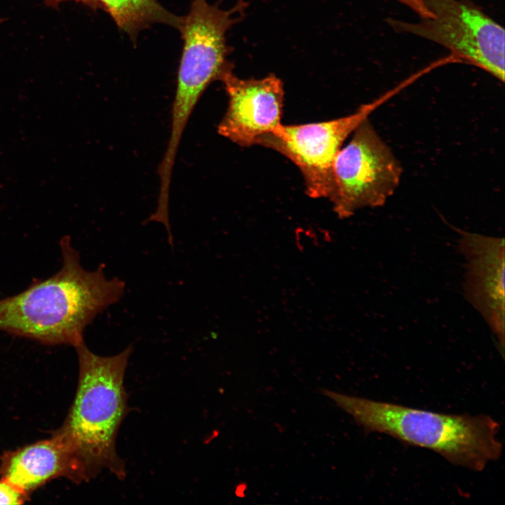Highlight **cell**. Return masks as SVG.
Listing matches in <instances>:
<instances>
[{
    "label": "cell",
    "mask_w": 505,
    "mask_h": 505,
    "mask_svg": "<svg viewBox=\"0 0 505 505\" xmlns=\"http://www.w3.org/2000/svg\"><path fill=\"white\" fill-rule=\"evenodd\" d=\"M221 81L229 103L217 127L220 135L242 147L257 145L281 124L284 90L275 75L243 79L230 71Z\"/></svg>",
    "instance_id": "cell-8"
},
{
    "label": "cell",
    "mask_w": 505,
    "mask_h": 505,
    "mask_svg": "<svg viewBox=\"0 0 505 505\" xmlns=\"http://www.w3.org/2000/svg\"><path fill=\"white\" fill-rule=\"evenodd\" d=\"M0 477L28 496L58 478L79 483L72 452L58 430L47 439L4 452Z\"/></svg>",
    "instance_id": "cell-10"
},
{
    "label": "cell",
    "mask_w": 505,
    "mask_h": 505,
    "mask_svg": "<svg viewBox=\"0 0 505 505\" xmlns=\"http://www.w3.org/2000/svg\"><path fill=\"white\" fill-rule=\"evenodd\" d=\"M405 81L354 112L335 119L301 125H283L264 135L257 145L268 147L293 162L301 171L307 195L329 198L332 167L343 142L377 108L406 86Z\"/></svg>",
    "instance_id": "cell-7"
},
{
    "label": "cell",
    "mask_w": 505,
    "mask_h": 505,
    "mask_svg": "<svg viewBox=\"0 0 505 505\" xmlns=\"http://www.w3.org/2000/svg\"><path fill=\"white\" fill-rule=\"evenodd\" d=\"M117 26L134 38L142 29L162 23L179 29L182 18L164 8L156 0H96Z\"/></svg>",
    "instance_id": "cell-11"
},
{
    "label": "cell",
    "mask_w": 505,
    "mask_h": 505,
    "mask_svg": "<svg viewBox=\"0 0 505 505\" xmlns=\"http://www.w3.org/2000/svg\"><path fill=\"white\" fill-rule=\"evenodd\" d=\"M29 499V496L0 478V504H22Z\"/></svg>",
    "instance_id": "cell-12"
},
{
    "label": "cell",
    "mask_w": 505,
    "mask_h": 505,
    "mask_svg": "<svg viewBox=\"0 0 505 505\" xmlns=\"http://www.w3.org/2000/svg\"><path fill=\"white\" fill-rule=\"evenodd\" d=\"M403 4L406 5L415 12L418 13L422 18H428L431 15V13L425 6L422 0H396Z\"/></svg>",
    "instance_id": "cell-13"
},
{
    "label": "cell",
    "mask_w": 505,
    "mask_h": 505,
    "mask_svg": "<svg viewBox=\"0 0 505 505\" xmlns=\"http://www.w3.org/2000/svg\"><path fill=\"white\" fill-rule=\"evenodd\" d=\"M431 16L417 23L391 19L398 32L438 43L454 58L504 81V29L469 0H422Z\"/></svg>",
    "instance_id": "cell-6"
},
{
    "label": "cell",
    "mask_w": 505,
    "mask_h": 505,
    "mask_svg": "<svg viewBox=\"0 0 505 505\" xmlns=\"http://www.w3.org/2000/svg\"><path fill=\"white\" fill-rule=\"evenodd\" d=\"M79 363L76 394L58 429L68 443L79 483L107 470L119 479L126 467L116 449L119 429L129 412L124 377L132 346L112 356L92 352L85 342L75 347Z\"/></svg>",
    "instance_id": "cell-2"
},
{
    "label": "cell",
    "mask_w": 505,
    "mask_h": 505,
    "mask_svg": "<svg viewBox=\"0 0 505 505\" xmlns=\"http://www.w3.org/2000/svg\"><path fill=\"white\" fill-rule=\"evenodd\" d=\"M67 1H74L76 2H81L82 4H84L90 7L96 8L99 7V5L96 0H45V3L47 6H57L58 4H60L62 2Z\"/></svg>",
    "instance_id": "cell-14"
},
{
    "label": "cell",
    "mask_w": 505,
    "mask_h": 505,
    "mask_svg": "<svg viewBox=\"0 0 505 505\" xmlns=\"http://www.w3.org/2000/svg\"><path fill=\"white\" fill-rule=\"evenodd\" d=\"M59 245L62 266L56 273L0 299V331L43 345L75 348L85 342V330L95 317L122 297L124 282L107 278L104 264L88 271L69 236H63Z\"/></svg>",
    "instance_id": "cell-1"
},
{
    "label": "cell",
    "mask_w": 505,
    "mask_h": 505,
    "mask_svg": "<svg viewBox=\"0 0 505 505\" xmlns=\"http://www.w3.org/2000/svg\"><path fill=\"white\" fill-rule=\"evenodd\" d=\"M465 259L464 293L504 347V240L456 229Z\"/></svg>",
    "instance_id": "cell-9"
},
{
    "label": "cell",
    "mask_w": 505,
    "mask_h": 505,
    "mask_svg": "<svg viewBox=\"0 0 505 505\" xmlns=\"http://www.w3.org/2000/svg\"><path fill=\"white\" fill-rule=\"evenodd\" d=\"M352 134L332 167L329 198L341 219L363 208L384 206L398 187L403 173L391 149L368 119Z\"/></svg>",
    "instance_id": "cell-5"
},
{
    "label": "cell",
    "mask_w": 505,
    "mask_h": 505,
    "mask_svg": "<svg viewBox=\"0 0 505 505\" xmlns=\"http://www.w3.org/2000/svg\"><path fill=\"white\" fill-rule=\"evenodd\" d=\"M245 6L241 1L224 11L207 0H193L189 13L182 18L179 29L184 46L172 105L170 135L163 157L166 163L175 161L182 133L203 92L232 71L225 34L241 19Z\"/></svg>",
    "instance_id": "cell-4"
},
{
    "label": "cell",
    "mask_w": 505,
    "mask_h": 505,
    "mask_svg": "<svg viewBox=\"0 0 505 505\" xmlns=\"http://www.w3.org/2000/svg\"><path fill=\"white\" fill-rule=\"evenodd\" d=\"M320 393L350 415L366 432L389 435L431 450L452 464L483 471L499 458V424L487 415H451L339 393Z\"/></svg>",
    "instance_id": "cell-3"
}]
</instances>
